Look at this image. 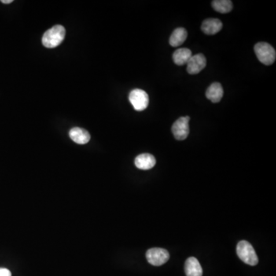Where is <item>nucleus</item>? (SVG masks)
Instances as JSON below:
<instances>
[{
    "mask_svg": "<svg viewBox=\"0 0 276 276\" xmlns=\"http://www.w3.org/2000/svg\"><path fill=\"white\" fill-rule=\"evenodd\" d=\"M187 72L190 75L200 73L207 65V59L203 54H196L192 56L187 62Z\"/></svg>",
    "mask_w": 276,
    "mask_h": 276,
    "instance_id": "0eeeda50",
    "label": "nucleus"
},
{
    "mask_svg": "<svg viewBox=\"0 0 276 276\" xmlns=\"http://www.w3.org/2000/svg\"><path fill=\"white\" fill-rule=\"evenodd\" d=\"M191 50L186 48H182V49H177L173 54V60L174 62L177 65H184V64H187L189 59L192 57Z\"/></svg>",
    "mask_w": 276,
    "mask_h": 276,
    "instance_id": "ddd939ff",
    "label": "nucleus"
},
{
    "mask_svg": "<svg viewBox=\"0 0 276 276\" xmlns=\"http://www.w3.org/2000/svg\"><path fill=\"white\" fill-rule=\"evenodd\" d=\"M189 120L190 118L189 116L182 117L174 122L172 126V133L175 139L184 141L187 138L189 133Z\"/></svg>",
    "mask_w": 276,
    "mask_h": 276,
    "instance_id": "423d86ee",
    "label": "nucleus"
},
{
    "mask_svg": "<svg viewBox=\"0 0 276 276\" xmlns=\"http://www.w3.org/2000/svg\"><path fill=\"white\" fill-rule=\"evenodd\" d=\"M185 273L186 276H202L203 269L200 262L195 257H189L185 263Z\"/></svg>",
    "mask_w": 276,
    "mask_h": 276,
    "instance_id": "f8f14e48",
    "label": "nucleus"
},
{
    "mask_svg": "<svg viewBox=\"0 0 276 276\" xmlns=\"http://www.w3.org/2000/svg\"><path fill=\"white\" fill-rule=\"evenodd\" d=\"M187 31L184 28H177L173 31V33L170 35V45L172 47H177L182 45L186 38H187Z\"/></svg>",
    "mask_w": 276,
    "mask_h": 276,
    "instance_id": "4468645a",
    "label": "nucleus"
},
{
    "mask_svg": "<svg viewBox=\"0 0 276 276\" xmlns=\"http://www.w3.org/2000/svg\"><path fill=\"white\" fill-rule=\"evenodd\" d=\"M71 139L78 144H85L91 139L90 134L87 130L80 127H74L69 131Z\"/></svg>",
    "mask_w": 276,
    "mask_h": 276,
    "instance_id": "9b49d317",
    "label": "nucleus"
},
{
    "mask_svg": "<svg viewBox=\"0 0 276 276\" xmlns=\"http://www.w3.org/2000/svg\"><path fill=\"white\" fill-rule=\"evenodd\" d=\"M146 258L150 264L160 266L165 264L170 259V254L164 248H152L148 249Z\"/></svg>",
    "mask_w": 276,
    "mask_h": 276,
    "instance_id": "39448f33",
    "label": "nucleus"
},
{
    "mask_svg": "<svg viewBox=\"0 0 276 276\" xmlns=\"http://www.w3.org/2000/svg\"><path fill=\"white\" fill-rule=\"evenodd\" d=\"M65 29L62 26L57 25L45 31L42 36V44L49 49L59 46L64 40Z\"/></svg>",
    "mask_w": 276,
    "mask_h": 276,
    "instance_id": "f257e3e1",
    "label": "nucleus"
},
{
    "mask_svg": "<svg viewBox=\"0 0 276 276\" xmlns=\"http://www.w3.org/2000/svg\"><path fill=\"white\" fill-rule=\"evenodd\" d=\"M0 276H12V273L7 269H0Z\"/></svg>",
    "mask_w": 276,
    "mask_h": 276,
    "instance_id": "dca6fc26",
    "label": "nucleus"
},
{
    "mask_svg": "<svg viewBox=\"0 0 276 276\" xmlns=\"http://www.w3.org/2000/svg\"><path fill=\"white\" fill-rule=\"evenodd\" d=\"M258 59L262 64L271 65L276 61V52L274 48L267 42H259L254 46Z\"/></svg>",
    "mask_w": 276,
    "mask_h": 276,
    "instance_id": "7ed1b4c3",
    "label": "nucleus"
},
{
    "mask_svg": "<svg viewBox=\"0 0 276 276\" xmlns=\"http://www.w3.org/2000/svg\"><path fill=\"white\" fill-rule=\"evenodd\" d=\"M236 252L239 258L249 266H256L259 262L257 255L255 253L252 245L248 242L243 240L240 241L236 247Z\"/></svg>",
    "mask_w": 276,
    "mask_h": 276,
    "instance_id": "f03ea898",
    "label": "nucleus"
},
{
    "mask_svg": "<svg viewBox=\"0 0 276 276\" xmlns=\"http://www.w3.org/2000/svg\"><path fill=\"white\" fill-rule=\"evenodd\" d=\"M206 96L213 103L219 102L223 96L222 85L219 82H214L207 89Z\"/></svg>",
    "mask_w": 276,
    "mask_h": 276,
    "instance_id": "9d476101",
    "label": "nucleus"
},
{
    "mask_svg": "<svg viewBox=\"0 0 276 276\" xmlns=\"http://www.w3.org/2000/svg\"><path fill=\"white\" fill-rule=\"evenodd\" d=\"M1 2L4 4H9L11 3V2H13V1H12V0H2Z\"/></svg>",
    "mask_w": 276,
    "mask_h": 276,
    "instance_id": "f3484780",
    "label": "nucleus"
},
{
    "mask_svg": "<svg viewBox=\"0 0 276 276\" xmlns=\"http://www.w3.org/2000/svg\"><path fill=\"white\" fill-rule=\"evenodd\" d=\"M212 6L214 10L220 13H228L233 9V2L229 0H215L213 1Z\"/></svg>",
    "mask_w": 276,
    "mask_h": 276,
    "instance_id": "2eb2a0df",
    "label": "nucleus"
},
{
    "mask_svg": "<svg viewBox=\"0 0 276 276\" xmlns=\"http://www.w3.org/2000/svg\"><path fill=\"white\" fill-rule=\"evenodd\" d=\"M129 101L132 104L134 110L142 111L148 108L149 97L148 93L141 89H134L129 94Z\"/></svg>",
    "mask_w": 276,
    "mask_h": 276,
    "instance_id": "20e7f679",
    "label": "nucleus"
},
{
    "mask_svg": "<svg viewBox=\"0 0 276 276\" xmlns=\"http://www.w3.org/2000/svg\"><path fill=\"white\" fill-rule=\"evenodd\" d=\"M136 167L140 170H151L156 164V159L150 153H142L138 155L134 160Z\"/></svg>",
    "mask_w": 276,
    "mask_h": 276,
    "instance_id": "6e6552de",
    "label": "nucleus"
},
{
    "mask_svg": "<svg viewBox=\"0 0 276 276\" xmlns=\"http://www.w3.org/2000/svg\"><path fill=\"white\" fill-rule=\"evenodd\" d=\"M222 28V22L218 19H208L203 21L201 26L202 31L209 35L218 33Z\"/></svg>",
    "mask_w": 276,
    "mask_h": 276,
    "instance_id": "1a4fd4ad",
    "label": "nucleus"
}]
</instances>
